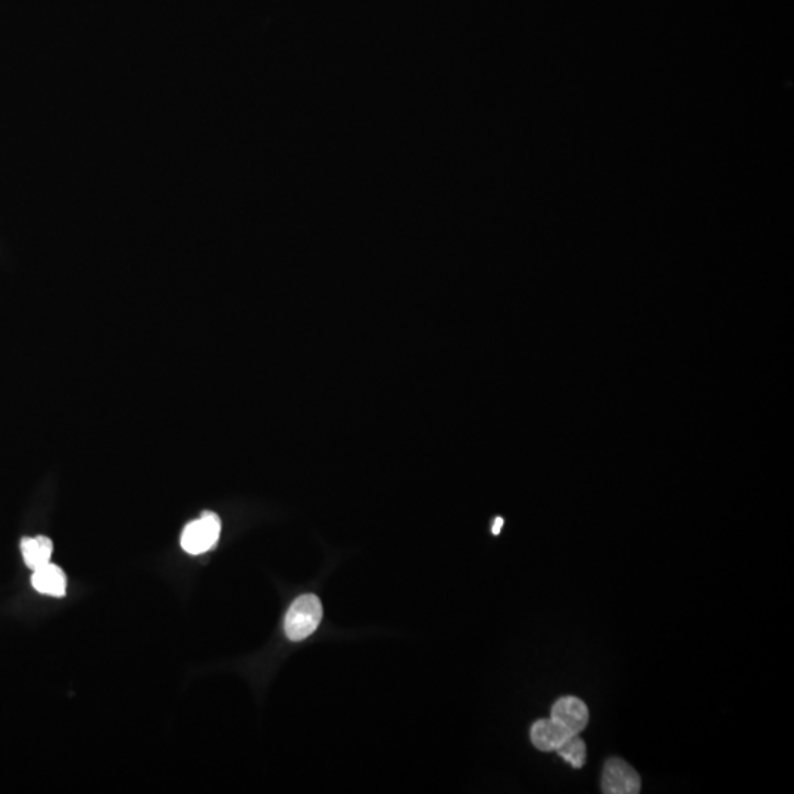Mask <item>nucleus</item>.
<instances>
[{"label": "nucleus", "instance_id": "obj_1", "mask_svg": "<svg viewBox=\"0 0 794 794\" xmlns=\"http://www.w3.org/2000/svg\"><path fill=\"white\" fill-rule=\"evenodd\" d=\"M323 620V605L315 595L300 596L290 606L284 630L292 642L308 639Z\"/></svg>", "mask_w": 794, "mask_h": 794}, {"label": "nucleus", "instance_id": "obj_2", "mask_svg": "<svg viewBox=\"0 0 794 794\" xmlns=\"http://www.w3.org/2000/svg\"><path fill=\"white\" fill-rule=\"evenodd\" d=\"M221 536V520L214 512H203L199 520L186 525L181 534V547L190 555H200L217 545Z\"/></svg>", "mask_w": 794, "mask_h": 794}, {"label": "nucleus", "instance_id": "obj_3", "mask_svg": "<svg viewBox=\"0 0 794 794\" xmlns=\"http://www.w3.org/2000/svg\"><path fill=\"white\" fill-rule=\"evenodd\" d=\"M642 780L631 765L622 759L612 758L603 770L602 790L606 794H636L640 792Z\"/></svg>", "mask_w": 794, "mask_h": 794}, {"label": "nucleus", "instance_id": "obj_4", "mask_svg": "<svg viewBox=\"0 0 794 794\" xmlns=\"http://www.w3.org/2000/svg\"><path fill=\"white\" fill-rule=\"evenodd\" d=\"M552 720L561 724L568 733L580 734L589 724V709L583 700L574 696L561 697L552 708Z\"/></svg>", "mask_w": 794, "mask_h": 794}, {"label": "nucleus", "instance_id": "obj_5", "mask_svg": "<svg viewBox=\"0 0 794 794\" xmlns=\"http://www.w3.org/2000/svg\"><path fill=\"white\" fill-rule=\"evenodd\" d=\"M31 584L42 595L64 597L67 595V575L55 564H46L34 570Z\"/></svg>", "mask_w": 794, "mask_h": 794}, {"label": "nucleus", "instance_id": "obj_6", "mask_svg": "<svg viewBox=\"0 0 794 794\" xmlns=\"http://www.w3.org/2000/svg\"><path fill=\"white\" fill-rule=\"evenodd\" d=\"M570 736L572 734L552 718L534 722L531 728V742L542 752H553Z\"/></svg>", "mask_w": 794, "mask_h": 794}, {"label": "nucleus", "instance_id": "obj_7", "mask_svg": "<svg viewBox=\"0 0 794 794\" xmlns=\"http://www.w3.org/2000/svg\"><path fill=\"white\" fill-rule=\"evenodd\" d=\"M21 552H23L25 565L34 571L49 564L53 553V543L49 537L45 536L24 537L21 540Z\"/></svg>", "mask_w": 794, "mask_h": 794}, {"label": "nucleus", "instance_id": "obj_8", "mask_svg": "<svg viewBox=\"0 0 794 794\" xmlns=\"http://www.w3.org/2000/svg\"><path fill=\"white\" fill-rule=\"evenodd\" d=\"M556 752H558L565 761L570 762L574 768H581L586 764V745H584L583 740L578 737V734L568 737V739L556 749Z\"/></svg>", "mask_w": 794, "mask_h": 794}, {"label": "nucleus", "instance_id": "obj_9", "mask_svg": "<svg viewBox=\"0 0 794 794\" xmlns=\"http://www.w3.org/2000/svg\"><path fill=\"white\" fill-rule=\"evenodd\" d=\"M503 522H505V521H503V518H500V517H497L495 522H493L492 531H493V534H496V536H497V534L500 533V530H502Z\"/></svg>", "mask_w": 794, "mask_h": 794}]
</instances>
